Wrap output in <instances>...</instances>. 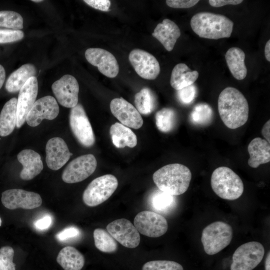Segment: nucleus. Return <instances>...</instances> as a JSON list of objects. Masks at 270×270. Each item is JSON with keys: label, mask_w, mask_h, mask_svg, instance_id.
<instances>
[{"label": "nucleus", "mask_w": 270, "mask_h": 270, "mask_svg": "<svg viewBox=\"0 0 270 270\" xmlns=\"http://www.w3.org/2000/svg\"><path fill=\"white\" fill-rule=\"evenodd\" d=\"M198 2V0H167L166 4L170 8H186L194 6Z\"/></svg>", "instance_id": "40"}, {"label": "nucleus", "mask_w": 270, "mask_h": 270, "mask_svg": "<svg viewBox=\"0 0 270 270\" xmlns=\"http://www.w3.org/2000/svg\"><path fill=\"white\" fill-rule=\"evenodd\" d=\"M56 261L64 270H81L84 264L82 254L70 246H66L60 250Z\"/></svg>", "instance_id": "27"}, {"label": "nucleus", "mask_w": 270, "mask_h": 270, "mask_svg": "<svg viewBox=\"0 0 270 270\" xmlns=\"http://www.w3.org/2000/svg\"><path fill=\"white\" fill-rule=\"evenodd\" d=\"M250 158L248 164L252 168H256L262 164L270 161V144L266 140L260 138H254L248 147Z\"/></svg>", "instance_id": "22"}, {"label": "nucleus", "mask_w": 270, "mask_h": 270, "mask_svg": "<svg viewBox=\"0 0 270 270\" xmlns=\"http://www.w3.org/2000/svg\"><path fill=\"white\" fill-rule=\"evenodd\" d=\"M152 36L156 38L168 52L172 51L180 36L178 26L168 18L163 20L156 26Z\"/></svg>", "instance_id": "21"}, {"label": "nucleus", "mask_w": 270, "mask_h": 270, "mask_svg": "<svg viewBox=\"0 0 270 270\" xmlns=\"http://www.w3.org/2000/svg\"><path fill=\"white\" fill-rule=\"evenodd\" d=\"M152 208L158 212H167L172 209L175 205L174 196L160 190L156 192L151 200Z\"/></svg>", "instance_id": "32"}, {"label": "nucleus", "mask_w": 270, "mask_h": 270, "mask_svg": "<svg viewBox=\"0 0 270 270\" xmlns=\"http://www.w3.org/2000/svg\"><path fill=\"white\" fill-rule=\"evenodd\" d=\"M128 58L136 72L142 78L152 80L158 76L159 62L150 53L144 50L134 49L130 53Z\"/></svg>", "instance_id": "12"}, {"label": "nucleus", "mask_w": 270, "mask_h": 270, "mask_svg": "<svg viewBox=\"0 0 270 270\" xmlns=\"http://www.w3.org/2000/svg\"><path fill=\"white\" fill-rule=\"evenodd\" d=\"M112 114L123 125L134 129L140 128L143 124L142 117L136 108L122 98H115L110 102Z\"/></svg>", "instance_id": "18"}, {"label": "nucleus", "mask_w": 270, "mask_h": 270, "mask_svg": "<svg viewBox=\"0 0 270 270\" xmlns=\"http://www.w3.org/2000/svg\"><path fill=\"white\" fill-rule=\"evenodd\" d=\"M196 86L192 84L178 90L177 96L179 100L184 104L191 103L196 96Z\"/></svg>", "instance_id": "38"}, {"label": "nucleus", "mask_w": 270, "mask_h": 270, "mask_svg": "<svg viewBox=\"0 0 270 270\" xmlns=\"http://www.w3.org/2000/svg\"><path fill=\"white\" fill-rule=\"evenodd\" d=\"M110 135L114 146L117 148L126 146L134 148L137 144L136 134L128 128L119 122H116L110 128Z\"/></svg>", "instance_id": "26"}, {"label": "nucleus", "mask_w": 270, "mask_h": 270, "mask_svg": "<svg viewBox=\"0 0 270 270\" xmlns=\"http://www.w3.org/2000/svg\"><path fill=\"white\" fill-rule=\"evenodd\" d=\"M156 124L162 132H168L174 128L176 120L174 111L170 108H163L156 112Z\"/></svg>", "instance_id": "31"}, {"label": "nucleus", "mask_w": 270, "mask_h": 270, "mask_svg": "<svg viewBox=\"0 0 270 270\" xmlns=\"http://www.w3.org/2000/svg\"><path fill=\"white\" fill-rule=\"evenodd\" d=\"M46 152L47 166L54 170H58L63 166L72 155L66 142L59 137L52 138L48 141Z\"/></svg>", "instance_id": "19"}, {"label": "nucleus", "mask_w": 270, "mask_h": 270, "mask_svg": "<svg viewBox=\"0 0 270 270\" xmlns=\"http://www.w3.org/2000/svg\"><path fill=\"white\" fill-rule=\"evenodd\" d=\"M225 58L230 72L236 79L242 80L246 77L245 54L242 49L238 47L229 48L225 54Z\"/></svg>", "instance_id": "25"}, {"label": "nucleus", "mask_w": 270, "mask_h": 270, "mask_svg": "<svg viewBox=\"0 0 270 270\" xmlns=\"http://www.w3.org/2000/svg\"><path fill=\"white\" fill-rule=\"evenodd\" d=\"M264 248L262 244L250 242L238 247L232 257L230 270H252L262 260Z\"/></svg>", "instance_id": "7"}, {"label": "nucleus", "mask_w": 270, "mask_h": 270, "mask_svg": "<svg viewBox=\"0 0 270 270\" xmlns=\"http://www.w3.org/2000/svg\"><path fill=\"white\" fill-rule=\"evenodd\" d=\"M1 225H2V219L0 218V226H1Z\"/></svg>", "instance_id": "49"}, {"label": "nucleus", "mask_w": 270, "mask_h": 270, "mask_svg": "<svg viewBox=\"0 0 270 270\" xmlns=\"http://www.w3.org/2000/svg\"><path fill=\"white\" fill-rule=\"evenodd\" d=\"M17 98H13L3 106L0 114V136H6L14 130L16 124Z\"/></svg>", "instance_id": "28"}, {"label": "nucleus", "mask_w": 270, "mask_h": 270, "mask_svg": "<svg viewBox=\"0 0 270 270\" xmlns=\"http://www.w3.org/2000/svg\"><path fill=\"white\" fill-rule=\"evenodd\" d=\"M134 104L140 114H149L156 108V98L152 91L145 88L136 94Z\"/></svg>", "instance_id": "29"}, {"label": "nucleus", "mask_w": 270, "mask_h": 270, "mask_svg": "<svg viewBox=\"0 0 270 270\" xmlns=\"http://www.w3.org/2000/svg\"><path fill=\"white\" fill-rule=\"evenodd\" d=\"M0 27L18 30L23 28V18L14 11H0Z\"/></svg>", "instance_id": "34"}, {"label": "nucleus", "mask_w": 270, "mask_h": 270, "mask_svg": "<svg viewBox=\"0 0 270 270\" xmlns=\"http://www.w3.org/2000/svg\"><path fill=\"white\" fill-rule=\"evenodd\" d=\"M24 36L20 30L0 28V44L10 43L18 41Z\"/></svg>", "instance_id": "37"}, {"label": "nucleus", "mask_w": 270, "mask_h": 270, "mask_svg": "<svg viewBox=\"0 0 270 270\" xmlns=\"http://www.w3.org/2000/svg\"><path fill=\"white\" fill-rule=\"evenodd\" d=\"M134 224L139 233L150 238L161 236L168 229V222L164 216L148 210L138 213Z\"/></svg>", "instance_id": "10"}, {"label": "nucleus", "mask_w": 270, "mask_h": 270, "mask_svg": "<svg viewBox=\"0 0 270 270\" xmlns=\"http://www.w3.org/2000/svg\"><path fill=\"white\" fill-rule=\"evenodd\" d=\"M210 184L214 193L226 200L238 199L244 190V184L240 177L226 166L218 167L213 172Z\"/></svg>", "instance_id": "4"}, {"label": "nucleus", "mask_w": 270, "mask_h": 270, "mask_svg": "<svg viewBox=\"0 0 270 270\" xmlns=\"http://www.w3.org/2000/svg\"><path fill=\"white\" fill-rule=\"evenodd\" d=\"M198 75V71L192 70L186 64L180 63L172 70L170 84L172 88L178 90L193 84Z\"/></svg>", "instance_id": "23"}, {"label": "nucleus", "mask_w": 270, "mask_h": 270, "mask_svg": "<svg viewBox=\"0 0 270 270\" xmlns=\"http://www.w3.org/2000/svg\"><path fill=\"white\" fill-rule=\"evenodd\" d=\"M152 179L160 190L172 196H179L188 190L192 179V173L186 166L172 164L155 172Z\"/></svg>", "instance_id": "2"}, {"label": "nucleus", "mask_w": 270, "mask_h": 270, "mask_svg": "<svg viewBox=\"0 0 270 270\" xmlns=\"http://www.w3.org/2000/svg\"><path fill=\"white\" fill-rule=\"evenodd\" d=\"M14 250L10 246L0 248V270H16L13 262Z\"/></svg>", "instance_id": "36"}, {"label": "nucleus", "mask_w": 270, "mask_h": 270, "mask_svg": "<svg viewBox=\"0 0 270 270\" xmlns=\"http://www.w3.org/2000/svg\"><path fill=\"white\" fill-rule=\"evenodd\" d=\"M118 186V180L114 175L99 176L92 181L84 190L83 202L88 206H97L109 198Z\"/></svg>", "instance_id": "6"}, {"label": "nucleus", "mask_w": 270, "mask_h": 270, "mask_svg": "<svg viewBox=\"0 0 270 270\" xmlns=\"http://www.w3.org/2000/svg\"><path fill=\"white\" fill-rule=\"evenodd\" d=\"M52 220L50 216H46L42 218L37 220L34 224L36 228L38 230H45L48 229L51 225Z\"/></svg>", "instance_id": "42"}, {"label": "nucleus", "mask_w": 270, "mask_h": 270, "mask_svg": "<svg viewBox=\"0 0 270 270\" xmlns=\"http://www.w3.org/2000/svg\"><path fill=\"white\" fill-rule=\"evenodd\" d=\"M52 89L58 102L63 106L72 108L77 105L79 86L72 76L64 75L52 84Z\"/></svg>", "instance_id": "14"}, {"label": "nucleus", "mask_w": 270, "mask_h": 270, "mask_svg": "<svg viewBox=\"0 0 270 270\" xmlns=\"http://www.w3.org/2000/svg\"><path fill=\"white\" fill-rule=\"evenodd\" d=\"M93 235L94 245L100 251L112 253L117 250V242L108 232L98 228L94 230Z\"/></svg>", "instance_id": "30"}, {"label": "nucleus", "mask_w": 270, "mask_h": 270, "mask_svg": "<svg viewBox=\"0 0 270 270\" xmlns=\"http://www.w3.org/2000/svg\"><path fill=\"white\" fill-rule=\"evenodd\" d=\"M108 232L123 246L135 248L140 242V236L137 229L129 220L120 218L110 222L106 226Z\"/></svg>", "instance_id": "13"}, {"label": "nucleus", "mask_w": 270, "mask_h": 270, "mask_svg": "<svg viewBox=\"0 0 270 270\" xmlns=\"http://www.w3.org/2000/svg\"><path fill=\"white\" fill-rule=\"evenodd\" d=\"M32 1L34 2H42L43 0H32Z\"/></svg>", "instance_id": "48"}, {"label": "nucleus", "mask_w": 270, "mask_h": 270, "mask_svg": "<svg viewBox=\"0 0 270 270\" xmlns=\"http://www.w3.org/2000/svg\"><path fill=\"white\" fill-rule=\"evenodd\" d=\"M85 57L91 64L96 66L104 75L115 78L119 72V66L114 56L108 51L100 48H90L85 52Z\"/></svg>", "instance_id": "17"}, {"label": "nucleus", "mask_w": 270, "mask_h": 270, "mask_svg": "<svg viewBox=\"0 0 270 270\" xmlns=\"http://www.w3.org/2000/svg\"><path fill=\"white\" fill-rule=\"evenodd\" d=\"M243 2L242 0H210V4L213 7H220L226 5H236Z\"/></svg>", "instance_id": "43"}, {"label": "nucleus", "mask_w": 270, "mask_h": 270, "mask_svg": "<svg viewBox=\"0 0 270 270\" xmlns=\"http://www.w3.org/2000/svg\"><path fill=\"white\" fill-rule=\"evenodd\" d=\"M1 201L4 206L10 210L18 208L31 210L40 206L42 204L39 194L18 188L4 192Z\"/></svg>", "instance_id": "11"}, {"label": "nucleus", "mask_w": 270, "mask_h": 270, "mask_svg": "<svg viewBox=\"0 0 270 270\" xmlns=\"http://www.w3.org/2000/svg\"><path fill=\"white\" fill-rule=\"evenodd\" d=\"M6 78V72L4 68L0 64V90L2 88Z\"/></svg>", "instance_id": "45"}, {"label": "nucleus", "mask_w": 270, "mask_h": 270, "mask_svg": "<svg viewBox=\"0 0 270 270\" xmlns=\"http://www.w3.org/2000/svg\"><path fill=\"white\" fill-rule=\"evenodd\" d=\"M38 92V82L36 76L30 78L19 91L16 104L17 128H20L32 107Z\"/></svg>", "instance_id": "15"}, {"label": "nucleus", "mask_w": 270, "mask_h": 270, "mask_svg": "<svg viewBox=\"0 0 270 270\" xmlns=\"http://www.w3.org/2000/svg\"><path fill=\"white\" fill-rule=\"evenodd\" d=\"M36 69L32 64L22 66L11 74L8 78L5 88L10 93L20 91L26 81L31 77L36 76Z\"/></svg>", "instance_id": "24"}, {"label": "nucleus", "mask_w": 270, "mask_h": 270, "mask_svg": "<svg viewBox=\"0 0 270 270\" xmlns=\"http://www.w3.org/2000/svg\"><path fill=\"white\" fill-rule=\"evenodd\" d=\"M79 230L76 227H68L58 233L56 238L60 241H65L76 238L80 235Z\"/></svg>", "instance_id": "39"}, {"label": "nucleus", "mask_w": 270, "mask_h": 270, "mask_svg": "<svg viewBox=\"0 0 270 270\" xmlns=\"http://www.w3.org/2000/svg\"><path fill=\"white\" fill-rule=\"evenodd\" d=\"M212 110L206 104H199L195 106L190 115L191 122L197 125L204 126L210 122L212 118Z\"/></svg>", "instance_id": "33"}, {"label": "nucleus", "mask_w": 270, "mask_h": 270, "mask_svg": "<svg viewBox=\"0 0 270 270\" xmlns=\"http://www.w3.org/2000/svg\"><path fill=\"white\" fill-rule=\"evenodd\" d=\"M218 110L222 122L230 129L242 126L248 120V102L243 94L233 87H227L220 93Z\"/></svg>", "instance_id": "1"}, {"label": "nucleus", "mask_w": 270, "mask_h": 270, "mask_svg": "<svg viewBox=\"0 0 270 270\" xmlns=\"http://www.w3.org/2000/svg\"><path fill=\"white\" fill-rule=\"evenodd\" d=\"M264 56L268 62H270V40L266 43L264 48Z\"/></svg>", "instance_id": "46"}, {"label": "nucleus", "mask_w": 270, "mask_h": 270, "mask_svg": "<svg viewBox=\"0 0 270 270\" xmlns=\"http://www.w3.org/2000/svg\"><path fill=\"white\" fill-rule=\"evenodd\" d=\"M58 113L59 106L56 100L52 96H46L35 102L26 116V122L30 126H36L44 119H54Z\"/></svg>", "instance_id": "16"}, {"label": "nucleus", "mask_w": 270, "mask_h": 270, "mask_svg": "<svg viewBox=\"0 0 270 270\" xmlns=\"http://www.w3.org/2000/svg\"><path fill=\"white\" fill-rule=\"evenodd\" d=\"M18 160L22 165L20 177L23 180H30L38 175L43 169L40 156L32 150H24L17 156Z\"/></svg>", "instance_id": "20"}, {"label": "nucleus", "mask_w": 270, "mask_h": 270, "mask_svg": "<svg viewBox=\"0 0 270 270\" xmlns=\"http://www.w3.org/2000/svg\"><path fill=\"white\" fill-rule=\"evenodd\" d=\"M232 228L226 222L216 221L205 227L202 232L201 242L206 254H215L230 243Z\"/></svg>", "instance_id": "5"}, {"label": "nucleus", "mask_w": 270, "mask_h": 270, "mask_svg": "<svg viewBox=\"0 0 270 270\" xmlns=\"http://www.w3.org/2000/svg\"><path fill=\"white\" fill-rule=\"evenodd\" d=\"M270 120L267 121L264 124L262 130V134L263 136L269 143L270 142Z\"/></svg>", "instance_id": "44"}, {"label": "nucleus", "mask_w": 270, "mask_h": 270, "mask_svg": "<svg viewBox=\"0 0 270 270\" xmlns=\"http://www.w3.org/2000/svg\"><path fill=\"white\" fill-rule=\"evenodd\" d=\"M190 26L200 38L218 40L230 36L234 22L222 14L200 12L192 18Z\"/></svg>", "instance_id": "3"}, {"label": "nucleus", "mask_w": 270, "mask_h": 270, "mask_svg": "<svg viewBox=\"0 0 270 270\" xmlns=\"http://www.w3.org/2000/svg\"><path fill=\"white\" fill-rule=\"evenodd\" d=\"M84 2L94 8L104 12L108 11L110 6L109 0H84Z\"/></svg>", "instance_id": "41"}, {"label": "nucleus", "mask_w": 270, "mask_h": 270, "mask_svg": "<svg viewBox=\"0 0 270 270\" xmlns=\"http://www.w3.org/2000/svg\"><path fill=\"white\" fill-rule=\"evenodd\" d=\"M97 162L92 154L80 156L72 160L64 169L62 178L68 184L80 182L94 173Z\"/></svg>", "instance_id": "9"}, {"label": "nucleus", "mask_w": 270, "mask_h": 270, "mask_svg": "<svg viewBox=\"0 0 270 270\" xmlns=\"http://www.w3.org/2000/svg\"><path fill=\"white\" fill-rule=\"evenodd\" d=\"M270 254L268 253L265 260V270H270Z\"/></svg>", "instance_id": "47"}, {"label": "nucleus", "mask_w": 270, "mask_h": 270, "mask_svg": "<svg viewBox=\"0 0 270 270\" xmlns=\"http://www.w3.org/2000/svg\"><path fill=\"white\" fill-rule=\"evenodd\" d=\"M142 270H184L182 266L172 260H152L145 263Z\"/></svg>", "instance_id": "35"}, {"label": "nucleus", "mask_w": 270, "mask_h": 270, "mask_svg": "<svg viewBox=\"0 0 270 270\" xmlns=\"http://www.w3.org/2000/svg\"><path fill=\"white\" fill-rule=\"evenodd\" d=\"M71 130L78 142L86 147H90L95 142L92 126L82 106L79 104L72 108L70 114Z\"/></svg>", "instance_id": "8"}]
</instances>
